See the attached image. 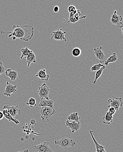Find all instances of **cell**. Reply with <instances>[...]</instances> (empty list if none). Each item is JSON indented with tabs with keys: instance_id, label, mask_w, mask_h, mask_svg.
I'll return each instance as SVG.
<instances>
[{
	"instance_id": "e0dca14e",
	"label": "cell",
	"mask_w": 123,
	"mask_h": 152,
	"mask_svg": "<svg viewBox=\"0 0 123 152\" xmlns=\"http://www.w3.org/2000/svg\"><path fill=\"white\" fill-rule=\"evenodd\" d=\"M2 112L3 113L4 116L6 119H7L9 122H14L15 124L18 125L20 124V122L18 120H16L12 118V117L11 115L8 112V110L6 109H3L2 110Z\"/></svg>"
},
{
	"instance_id": "7402d4cb",
	"label": "cell",
	"mask_w": 123,
	"mask_h": 152,
	"mask_svg": "<svg viewBox=\"0 0 123 152\" xmlns=\"http://www.w3.org/2000/svg\"><path fill=\"white\" fill-rule=\"evenodd\" d=\"M32 50H30L28 47H23L21 49V57L20 58L22 59L23 58H26L30 53L32 51Z\"/></svg>"
},
{
	"instance_id": "e575fe53",
	"label": "cell",
	"mask_w": 123,
	"mask_h": 152,
	"mask_svg": "<svg viewBox=\"0 0 123 152\" xmlns=\"http://www.w3.org/2000/svg\"><path fill=\"white\" fill-rule=\"evenodd\" d=\"M16 152H29V150H25V151H18Z\"/></svg>"
},
{
	"instance_id": "44dd1931",
	"label": "cell",
	"mask_w": 123,
	"mask_h": 152,
	"mask_svg": "<svg viewBox=\"0 0 123 152\" xmlns=\"http://www.w3.org/2000/svg\"><path fill=\"white\" fill-rule=\"evenodd\" d=\"M118 57H117V53H114L112 55L110 56L107 60L105 61L104 62V64L105 65L108 66L109 63H115L116 61H117Z\"/></svg>"
},
{
	"instance_id": "6da1fadb",
	"label": "cell",
	"mask_w": 123,
	"mask_h": 152,
	"mask_svg": "<svg viewBox=\"0 0 123 152\" xmlns=\"http://www.w3.org/2000/svg\"><path fill=\"white\" fill-rule=\"evenodd\" d=\"M12 31L11 32H6L0 31V34L8 33L9 35L8 37H12L13 40H15L16 39H19L21 40L27 42L30 40L34 34V28L31 25H13L12 27Z\"/></svg>"
},
{
	"instance_id": "ffe728a7",
	"label": "cell",
	"mask_w": 123,
	"mask_h": 152,
	"mask_svg": "<svg viewBox=\"0 0 123 152\" xmlns=\"http://www.w3.org/2000/svg\"><path fill=\"white\" fill-rule=\"evenodd\" d=\"M80 117L79 116V114L78 112L71 113L67 117V119L68 121L72 120V121H75L78 123H80Z\"/></svg>"
},
{
	"instance_id": "1f68e13d",
	"label": "cell",
	"mask_w": 123,
	"mask_h": 152,
	"mask_svg": "<svg viewBox=\"0 0 123 152\" xmlns=\"http://www.w3.org/2000/svg\"><path fill=\"white\" fill-rule=\"evenodd\" d=\"M30 124L32 125H37V122H36V120H34V119H32L31 120L30 122Z\"/></svg>"
},
{
	"instance_id": "484cf974",
	"label": "cell",
	"mask_w": 123,
	"mask_h": 152,
	"mask_svg": "<svg viewBox=\"0 0 123 152\" xmlns=\"http://www.w3.org/2000/svg\"><path fill=\"white\" fill-rule=\"evenodd\" d=\"M104 66V65H103V64H101V63H99L98 64H95V65H93L92 67L90 68V70L92 72H97L98 70H100L101 68L103 67Z\"/></svg>"
},
{
	"instance_id": "9c48e42d",
	"label": "cell",
	"mask_w": 123,
	"mask_h": 152,
	"mask_svg": "<svg viewBox=\"0 0 123 152\" xmlns=\"http://www.w3.org/2000/svg\"><path fill=\"white\" fill-rule=\"evenodd\" d=\"M117 11L115 10L114 13L111 15L110 21L113 24L116 25L118 28H121L123 25V24L122 23L123 18L122 16L117 15Z\"/></svg>"
},
{
	"instance_id": "30bf717a",
	"label": "cell",
	"mask_w": 123,
	"mask_h": 152,
	"mask_svg": "<svg viewBox=\"0 0 123 152\" xmlns=\"http://www.w3.org/2000/svg\"><path fill=\"white\" fill-rule=\"evenodd\" d=\"M17 86L13 85L9 83L8 82H6V86L3 92V94L7 96H11V94H15L17 92Z\"/></svg>"
},
{
	"instance_id": "d6986e66",
	"label": "cell",
	"mask_w": 123,
	"mask_h": 152,
	"mask_svg": "<svg viewBox=\"0 0 123 152\" xmlns=\"http://www.w3.org/2000/svg\"><path fill=\"white\" fill-rule=\"evenodd\" d=\"M113 121V115H111L108 111L106 112L103 118V123L104 124L110 125Z\"/></svg>"
},
{
	"instance_id": "f546056e",
	"label": "cell",
	"mask_w": 123,
	"mask_h": 152,
	"mask_svg": "<svg viewBox=\"0 0 123 152\" xmlns=\"http://www.w3.org/2000/svg\"><path fill=\"white\" fill-rule=\"evenodd\" d=\"M78 22V20L74 17L69 18L67 23H72L75 24L76 22Z\"/></svg>"
},
{
	"instance_id": "7c38bea8",
	"label": "cell",
	"mask_w": 123,
	"mask_h": 152,
	"mask_svg": "<svg viewBox=\"0 0 123 152\" xmlns=\"http://www.w3.org/2000/svg\"><path fill=\"white\" fill-rule=\"evenodd\" d=\"M65 124L67 128L71 129L72 133H74L75 132L79 131L81 128L80 124L76 122L75 121H72V122H70L68 120H67L66 121Z\"/></svg>"
},
{
	"instance_id": "ac0fdd59",
	"label": "cell",
	"mask_w": 123,
	"mask_h": 152,
	"mask_svg": "<svg viewBox=\"0 0 123 152\" xmlns=\"http://www.w3.org/2000/svg\"><path fill=\"white\" fill-rule=\"evenodd\" d=\"M25 58H26V61L28 67H30L31 63H36V55H35V53H33V50H32L30 54L27 57H26Z\"/></svg>"
},
{
	"instance_id": "5b68a950",
	"label": "cell",
	"mask_w": 123,
	"mask_h": 152,
	"mask_svg": "<svg viewBox=\"0 0 123 152\" xmlns=\"http://www.w3.org/2000/svg\"><path fill=\"white\" fill-rule=\"evenodd\" d=\"M50 89L47 87L46 84L44 82L41 85V87H39L38 90V94L40 99H45L46 100H49L48 95L50 93Z\"/></svg>"
},
{
	"instance_id": "603a6c76",
	"label": "cell",
	"mask_w": 123,
	"mask_h": 152,
	"mask_svg": "<svg viewBox=\"0 0 123 152\" xmlns=\"http://www.w3.org/2000/svg\"><path fill=\"white\" fill-rule=\"evenodd\" d=\"M106 68V66L105 65L103 66L102 68H101L100 70H98V71L96 72L95 74V80H94L93 81V84H95L96 83V82H97V80H98V79L100 78V77H101V75L102 74L103 72V70L104 69H105Z\"/></svg>"
},
{
	"instance_id": "52a82bcc",
	"label": "cell",
	"mask_w": 123,
	"mask_h": 152,
	"mask_svg": "<svg viewBox=\"0 0 123 152\" xmlns=\"http://www.w3.org/2000/svg\"><path fill=\"white\" fill-rule=\"evenodd\" d=\"M3 109H6L13 118L17 120L18 116L21 115V111L18 109V106H10L9 105L4 106Z\"/></svg>"
},
{
	"instance_id": "3957f363",
	"label": "cell",
	"mask_w": 123,
	"mask_h": 152,
	"mask_svg": "<svg viewBox=\"0 0 123 152\" xmlns=\"http://www.w3.org/2000/svg\"><path fill=\"white\" fill-rule=\"evenodd\" d=\"M40 112L41 120L44 123L50 122L52 116L56 114L55 110L49 107H42Z\"/></svg>"
},
{
	"instance_id": "7a4b0ae2",
	"label": "cell",
	"mask_w": 123,
	"mask_h": 152,
	"mask_svg": "<svg viewBox=\"0 0 123 152\" xmlns=\"http://www.w3.org/2000/svg\"><path fill=\"white\" fill-rule=\"evenodd\" d=\"M55 144L60 146L65 150H67L70 147H74L76 145V142L74 139L69 137L66 135H63L60 138H55Z\"/></svg>"
},
{
	"instance_id": "277c9868",
	"label": "cell",
	"mask_w": 123,
	"mask_h": 152,
	"mask_svg": "<svg viewBox=\"0 0 123 152\" xmlns=\"http://www.w3.org/2000/svg\"><path fill=\"white\" fill-rule=\"evenodd\" d=\"M108 102L110 103V105L108 106V108L113 107L115 109L116 111L118 110L120 107H122L123 105L122 98V97H117L113 96L112 99H109Z\"/></svg>"
},
{
	"instance_id": "9a60e30c",
	"label": "cell",
	"mask_w": 123,
	"mask_h": 152,
	"mask_svg": "<svg viewBox=\"0 0 123 152\" xmlns=\"http://www.w3.org/2000/svg\"><path fill=\"white\" fill-rule=\"evenodd\" d=\"M5 75L9 77L11 81L15 80L18 77L17 71L12 70L9 68L5 70Z\"/></svg>"
},
{
	"instance_id": "4dcf8cb0",
	"label": "cell",
	"mask_w": 123,
	"mask_h": 152,
	"mask_svg": "<svg viewBox=\"0 0 123 152\" xmlns=\"http://www.w3.org/2000/svg\"><path fill=\"white\" fill-rule=\"evenodd\" d=\"M59 10L60 8L59 7V6H54V8H53V11H54V12H55V13H57V12H58L59 11Z\"/></svg>"
},
{
	"instance_id": "5bb4252c",
	"label": "cell",
	"mask_w": 123,
	"mask_h": 152,
	"mask_svg": "<svg viewBox=\"0 0 123 152\" xmlns=\"http://www.w3.org/2000/svg\"><path fill=\"white\" fill-rule=\"evenodd\" d=\"M45 69H41L39 72L36 75V77H38L41 80V81H48L49 80L50 75L46 73V71Z\"/></svg>"
},
{
	"instance_id": "83f0119b",
	"label": "cell",
	"mask_w": 123,
	"mask_h": 152,
	"mask_svg": "<svg viewBox=\"0 0 123 152\" xmlns=\"http://www.w3.org/2000/svg\"><path fill=\"white\" fill-rule=\"evenodd\" d=\"M76 10V7L73 5H70L68 8V12L69 13H72V12H74Z\"/></svg>"
},
{
	"instance_id": "d590c367",
	"label": "cell",
	"mask_w": 123,
	"mask_h": 152,
	"mask_svg": "<svg viewBox=\"0 0 123 152\" xmlns=\"http://www.w3.org/2000/svg\"><path fill=\"white\" fill-rule=\"evenodd\" d=\"M121 29H122V34L123 35V26H122V28H121Z\"/></svg>"
},
{
	"instance_id": "2e32d148",
	"label": "cell",
	"mask_w": 123,
	"mask_h": 152,
	"mask_svg": "<svg viewBox=\"0 0 123 152\" xmlns=\"http://www.w3.org/2000/svg\"><path fill=\"white\" fill-rule=\"evenodd\" d=\"M93 131H90L89 132V133H90V135H91L93 141L95 145L96 148V151L95 152H107L105 151V146H103L101 145H100V144L97 143V141L96 140L95 138L94 137L93 135Z\"/></svg>"
},
{
	"instance_id": "d6a6232c",
	"label": "cell",
	"mask_w": 123,
	"mask_h": 152,
	"mask_svg": "<svg viewBox=\"0 0 123 152\" xmlns=\"http://www.w3.org/2000/svg\"><path fill=\"white\" fill-rule=\"evenodd\" d=\"M4 118V116L2 111H0V120H2Z\"/></svg>"
},
{
	"instance_id": "d4e9b609",
	"label": "cell",
	"mask_w": 123,
	"mask_h": 152,
	"mask_svg": "<svg viewBox=\"0 0 123 152\" xmlns=\"http://www.w3.org/2000/svg\"><path fill=\"white\" fill-rule=\"evenodd\" d=\"M26 105L30 107H36L37 106V102L36 99L33 97H31L26 103Z\"/></svg>"
},
{
	"instance_id": "4316f807",
	"label": "cell",
	"mask_w": 123,
	"mask_h": 152,
	"mask_svg": "<svg viewBox=\"0 0 123 152\" xmlns=\"http://www.w3.org/2000/svg\"><path fill=\"white\" fill-rule=\"evenodd\" d=\"M5 70L6 69L3 64L2 62L0 61V75L5 73Z\"/></svg>"
},
{
	"instance_id": "cb8c5ba5",
	"label": "cell",
	"mask_w": 123,
	"mask_h": 152,
	"mask_svg": "<svg viewBox=\"0 0 123 152\" xmlns=\"http://www.w3.org/2000/svg\"><path fill=\"white\" fill-rule=\"evenodd\" d=\"M81 50L79 47H75L72 51V54L75 57H79L81 54Z\"/></svg>"
},
{
	"instance_id": "4fadbf2b",
	"label": "cell",
	"mask_w": 123,
	"mask_h": 152,
	"mask_svg": "<svg viewBox=\"0 0 123 152\" xmlns=\"http://www.w3.org/2000/svg\"><path fill=\"white\" fill-rule=\"evenodd\" d=\"M54 102L53 100H46L45 99H41L38 106L40 107H49L53 109Z\"/></svg>"
},
{
	"instance_id": "8992f818",
	"label": "cell",
	"mask_w": 123,
	"mask_h": 152,
	"mask_svg": "<svg viewBox=\"0 0 123 152\" xmlns=\"http://www.w3.org/2000/svg\"><path fill=\"white\" fill-rule=\"evenodd\" d=\"M50 143L44 142L37 146H33V149L37 152H55L49 146Z\"/></svg>"
},
{
	"instance_id": "836d02e7",
	"label": "cell",
	"mask_w": 123,
	"mask_h": 152,
	"mask_svg": "<svg viewBox=\"0 0 123 152\" xmlns=\"http://www.w3.org/2000/svg\"><path fill=\"white\" fill-rule=\"evenodd\" d=\"M20 141H21V142H24V138H23V137L21 138H20Z\"/></svg>"
},
{
	"instance_id": "f1b7e54d",
	"label": "cell",
	"mask_w": 123,
	"mask_h": 152,
	"mask_svg": "<svg viewBox=\"0 0 123 152\" xmlns=\"http://www.w3.org/2000/svg\"><path fill=\"white\" fill-rule=\"evenodd\" d=\"M108 112L111 114L112 115H114L115 114L116 112V110L115 108H113V107H110V108H108Z\"/></svg>"
},
{
	"instance_id": "ba28073f",
	"label": "cell",
	"mask_w": 123,
	"mask_h": 152,
	"mask_svg": "<svg viewBox=\"0 0 123 152\" xmlns=\"http://www.w3.org/2000/svg\"><path fill=\"white\" fill-rule=\"evenodd\" d=\"M66 33V32L63 31L62 29H58L53 32L51 34V39H53L56 40H64L67 41V39L65 37Z\"/></svg>"
},
{
	"instance_id": "8fae6325",
	"label": "cell",
	"mask_w": 123,
	"mask_h": 152,
	"mask_svg": "<svg viewBox=\"0 0 123 152\" xmlns=\"http://www.w3.org/2000/svg\"><path fill=\"white\" fill-rule=\"evenodd\" d=\"M94 53L96 58L100 61V63L105 62V55L104 52L102 51V47L100 46L93 49Z\"/></svg>"
}]
</instances>
